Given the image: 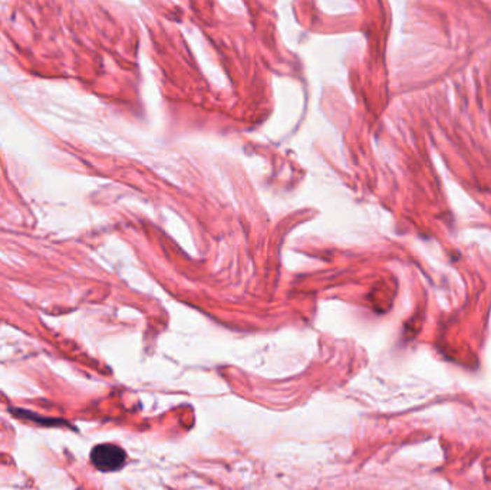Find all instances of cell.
<instances>
[{
  "mask_svg": "<svg viewBox=\"0 0 491 490\" xmlns=\"http://www.w3.org/2000/svg\"><path fill=\"white\" fill-rule=\"evenodd\" d=\"M127 462V453L117 444H98L91 451V463L101 472H117Z\"/></svg>",
  "mask_w": 491,
  "mask_h": 490,
  "instance_id": "1",
  "label": "cell"
}]
</instances>
